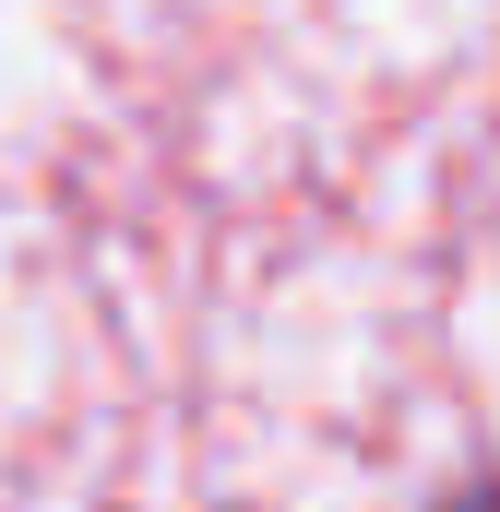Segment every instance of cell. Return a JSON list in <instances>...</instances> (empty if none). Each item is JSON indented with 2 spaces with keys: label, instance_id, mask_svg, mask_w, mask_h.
Here are the masks:
<instances>
[{
  "label": "cell",
  "instance_id": "6da1fadb",
  "mask_svg": "<svg viewBox=\"0 0 500 512\" xmlns=\"http://www.w3.org/2000/svg\"><path fill=\"white\" fill-rule=\"evenodd\" d=\"M441 512H500V489H465V501H441Z\"/></svg>",
  "mask_w": 500,
  "mask_h": 512
}]
</instances>
